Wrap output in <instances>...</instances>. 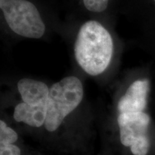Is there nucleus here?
Instances as JSON below:
<instances>
[{
	"instance_id": "obj_7",
	"label": "nucleus",
	"mask_w": 155,
	"mask_h": 155,
	"mask_svg": "<svg viewBox=\"0 0 155 155\" xmlns=\"http://www.w3.org/2000/svg\"><path fill=\"white\" fill-rule=\"evenodd\" d=\"M47 105L31 106L22 102L15 106L13 117L17 122H23L30 127H40L45 124Z\"/></svg>"
},
{
	"instance_id": "obj_1",
	"label": "nucleus",
	"mask_w": 155,
	"mask_h": 155,
	"mask_svg": "<svg viewBox=\"0 0 155 155\" xmlns=\"http://www.w3.org/2000/svg\"><path fill=\"white\" fill-rule=\"evenodd\" d=\"M114 53V42L108 31L96 20L81 27L74 45L78 64L88 75L96 76L106 71Z\"/></svg>"
},
{
	"instance_id": "obj_2",
	"label": "nucleus",
	"mask_w": 155,
	"mask_h": 155,
	"mask_svg": "<svg viewBox=\"0 0 155 155\" xmlns=\"http://www.w3.org/2000/svg\"><path fill=\"white\" fill-rule=\"evenodd\" d=\"M83 98V87L78 78L68 76L53 84L49 89L45 129L48 131L57 130L65 118L79 106Z\"/></svg>"
},
{
	"instance_id": "obj_3",
	"label": "nucleus",
	"mask_w": 155,
	"mask_h": 155,
	"mask_svg": "<svg viewBox=\"0 0 155 155\" xmlns=\"http://www.w3.org/2000/svg\"><path fill=\"white\" fill-rule=\"evenodd\" d=\"M0 9L7 25L15 33L34 39L43 36L45 25L32 2L28 0H0Z\"/></svg>"
},
{
	"instance_id": "obj_5",
	"label": "nucleus",
	"mask_w": 155,
	"mask_h": 155,
	"mask_svg": "<svg viewBox=\"0 0 155 155\" xmlns=\"http://www.w3.org/2000/svg\"><path fill=\"white\" fill-rule=\"evenodd\" d=\"M150 87V81L147 79L134 81L119 101L117 108L119 114L144 112L147 105Z\"/></svg>"
},
{
	"instance_id": "obj_8",
	"label": "nucleus",
	"mask_w": 155,
	"mask_h": 155,
	"mask_svg": "<svg viewBox=\"0 0 155 155\" xmlns=\"http://www.w3.org/2000/svg\"><path fill=\"white\" fill-rule=\"evenodd\" d=\"M18 139L16 131L7 127L2 120L0 121V144H13Z\"/></svg>"
},
{
	"instance_id": "obj_10",
	"label": "nucleus",
	"mask_w": 155,
	"mask_h": 155,
	"mask_svg": "<svg viewBox=\"0 0 155 155\" xmlns=\"http://www.w3.org/2000/svg\"><path fill=\"white\" fill-rule=\"evenodd\" d=\"M0 155H21V150L13 144H0Z\"/></svg>"
},
{
	"instance_id": "obj_4",
	"label": "nucleus",
	"mask_w": 155,
	"mask_h": 155,
	"mask_svg": "<svg viewBox=\"0 0 155 155\" xmlns=\"http://www.w3.org/2000/svg\"><path fill=\"white\" fill-rule=\"evenodd\" d=\"M117 121L121 144L130 147L133 154L147 155L150 147V116L144 112L119 114Z\"/></svg>"
},
{
	"instance_id": "obj_9",
	"label": "nucleus",
	"mask_w": 155,
	"mask_h": 155,
	"mask_svg": "<svg viewBox=\"0 0 155 155\" xmlns=\"http://www.w3.org/2000/svg\"><path fill=\"white\" fill-rule=\"evenodd\" d=\"M109 0H83L86 8L93 12H101L106 10Z\"/></svg>"
},
{
	"instance_id": "obj_6",
	"label": "nucleus",
	"mask_w": 155,
	"mask_h": 155,
	"mask_svg": "<svg viewBox=\"0 0 155 155\" xmlns=\"http://www.w3.org/2000/svg\"><path fill=\"white\" fill-rule=\"evenodd\" d=\"M17 88L24 103L31 106L48 104L50 88L42 81L22 78L17 83Z\"/></svg>"
},
{
	"instance_id": "obj_11",
	"label": "nucleus",
	"mask_w": 155,
	"mask_h": 155,
	"mask_svg": "<svg viewBox=\"0 0 155 155\" xmlns=\"http://www.w3.org/2000/svg\"><path fill=\"white\" fill-rule=\"evenodd\" d=\"M154 2H155V0H154Z\"/></svg>"
}]
</instances>
